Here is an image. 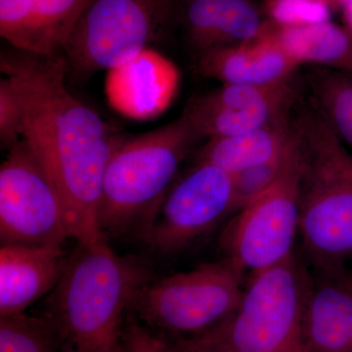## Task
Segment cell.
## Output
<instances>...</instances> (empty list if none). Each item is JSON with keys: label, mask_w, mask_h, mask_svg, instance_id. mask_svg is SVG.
I'll list each match as a JSON object with an SVG mask.
<instances>
[{"label": "cell", "mask_w": 352, "mask_h": 352, "mask_svg": "<svg viewBox=\"0 0 352 352\" xmlns=\"http://www.w3.org/2000/svg\"><path fill=\"white\" fill-rule=\"evenodd\" d=\"M25 109L15 83L8 76L0 80V144L7 151L22 140Z\"/></svg>", "instance_id": "603a6c76"}, {"label": "cell", "mask_w": 352, "mask_h": 352, "mask_svg": "<svg viewBox=\"0 0 352 352\" xmlns=\"http://www.w3.org/2000/svg\"><path fill=\"white\" fill-rule=\"evenodd\" d=\"M0 352H61L56 331L43 315L0 316Z\"/></svg>", "instance_id": "ffe728a7"}, {"label": "cell", "mask_w": 352, "mask_h": 352, "mask_svg": "<svg viewBox=\"0 0 352 352\" xmlns=\"http://www.w3.org/2000/svg\"><path fill=\"white\" fill-rule=\"evenodd\" d=\"M176 24L178 0H94L65 47L68 78L124 68Z\"/></svg>", "instance_id": "8992f818"}, {"label": "cell", "mask_w": 352, "mask_h": 352, "mask_svg": "<svg viewBox=\"0 0 352 352\" xmlns=\"http://www.w3.org/2000/svg\"><path fill=\"white\" fill-rule=\"evenodd\" d=\"M198 140L183 115L154 131L120 138L102 180L98 221L107 239L129 233L139 236Z\"/></svg>", "instance_id": "277c9868"}, {"label": "cell", "mask_w": 352, "mask_h": 352, "mask_svg": "<svg viewBox=\"0 0 352 352\" xmlns=\"http://www.w3.org/2000/svg\"><path fill=\"white\" fill-rule=\"evenodd\" d=\"M94 0H0V36L11 47L63 55L74 29Z\"/></svg>", "instance_id": "7c38bea8"}, {"label": "cell", "mask_w": 352, "mask_h": 352, "mask_svg": "<svg viewBox=\"0 0 352 352\" xmlns=\"http://www.w3.org/2000/svg\"><path fill=\"white\" fill-rule=\"evenodd\" d=\"M309 83L318 112L338 138L352 148V73L318 69L310 75Z\"/></svg>", "instance_id": "d6986e66"}, {"label": "cell", "mask_w": 352, "mask_h": 352, "mask_svg": "<svg viewBox=\"0 0 352 352\" xmlns=\"http://www.w3.org/2000/svg\"><path fill=\"white\" fill-rule=\"evenodd\" d=\"M242 276L226 258L150 280L129 314L168 340L198 337L226 320L239 305Z\"/></svg>", "instance_id": "52a82bcc"}, {"label": "cell", "mask_w": 352, "mask_h": 352, "mask_svg": "<svg viewBox=\"0 0 352 352\" xmlns=\"http://www.w3.org/2000/svg\"><path fill=\"white\" fill-rule=\"evenodd\" d=\"M293 139L289 115L239 135L208 139L196 162L214 164L235 175L281 154Z\"/></svg>", "instance_id": "e0dca14e"}, {"label": "cell", "mask_w": 352, "mask_h": 352, "mask_svg": "<svg viewBox=\"0 0 352 352\" xmlns=\"http://www.w3.org/2000/svg\"><path fill=\"white\" fill-rule=\"evenodd\" d=\"M292 126V124H291ZM296 147L295 136L281 154L263 164L241 171L233 177V214L251 205L277 182Z\"/></svg>", "instance_id": "44dd1931"}, {"label": "cell", "mask_w": 352, "mask_h": 352, "mask_svg": "<svg viewBox=\"0 0 352 352\" xmlns=\"http://www.w3.org/2000/svg\"><path fill=\"white\" fill-rule=\"evenodd\" d=\"M288 352H307L305 351V347H303V344H300V346L295 347V349H292Z\"/></svg>", "instance_id": "83f0119b"}, {"label": "cell", "mask_w": 352, "mask_h": 352, "mask_svg": "<svg viewBox=\"0 0 352 352\" xmlns=\"http://www.w3.org/2000/svg\"><path fill=\"white\" fill-rule=\"evenodd\" d=\"M300 161V232L308 256L326 273L352 256V156L318 111L291 117Z\"/></svg>", "instance_id": "3957f363"}, {"label": "cell", "mask_w": 352, "mask_h": 352, "mask_svg": "<svg viewBox=\"0 0 352 352\" xmlns=\"http://www.w3.org/2000/svg\"><path fill=\"white\" fill-rule=\"evenodd\" d=\"M344 18L347 25V30L352 34V2L344 7Z\"/></svg>", "instance_id": "484cf974"}, {"label": "cell", "mask_w": 352, "mask_h": 352, "mask_svg": "<svg viewBox=\"0 0 352 352\" xmlns=\"http://www.w3.org/2000/svg\"><path fill=\"white\" fill-rule=\"evenodd\" d=\"M194 64L199 75L223 85H256L286 82L300 66L266 31L250 43L199 53Z\"/></svg>", "instance_id": "9a60e30c"}, {"label": "cell", "mask_w": 352, "mask_h": 352, "mask_svg": "<svg viewBox=\"0 0 352 352\" xmlns=\"http://www.w3.org/2000/svg\"><path fill=\"white\" fill-rule=\"evenodd\" d=\"M342 274H344V278H346V280L347 282H349V284L352 286V273H344L342 272Z\"/></svg>", "instance_id": "f1b7e54d"}, {"label": "cell", "mask_w": 352, "mask_h": 352, "mask_svg": "<svg viewBox=\"0 0 352 352\" xmlns=\"http://www.w3.org/2000/svg\"><path fill=\"white\" fill-rule=\"evenodd\" d=\"M151 279L147 266L116 254L107 239L76 244L41 314L56 331L61 352H122L132 300Z\"/></svg>", "instance_id": "7a4b0ae2"}, {"label": "cell", "mask_w": 352, "mask_h": 352, "mask_svg": "<svg viewBox=\"0 0 352 352\" xmlns=\"http://www.w3.org/2000/svg\"><path fill=\"white\" fill-rule=\"evenodd\" d=\"M69 239L63 201L24 140L0 166L1 244L63 245Z\"/></svg>", "instance_id": "9c48e42d"}, {"label": "cell", "mask_w": 352, "mask_h": 352, "mask_svg": "<svg viewBox=\"0 0 352 352\" xmlns=\"http://www.w3.org/2000/svg\"><path fill=\"white\" fill-rule=\"evenodd\" d=\"M233 214V177L214 164L196 162L173 183L138 237L151 251H184Z\"/></svg>", "instance_id": "30bf717a"}, {"label": "cell", "mask_w": 352, "mask_h": 352, "mask_svg": "<svg viewBox=\"0 0 352 352\" xmlns=\"http://www.w3.org/2000/svg\"><path fill=\"white\" fill-rule=\"evenodd\" d=\"M296 101L289 80L273 85H222L188 102L182 115L199 139L229 138L266 126Z\"/></svg>", "instance_id": "8fae6325"}, {"label": "cell", "mask_w": 352, "mask_h": 352, "mask_svg": "<svg viewBox=\"0 0 352 352\" xmlns=\"http://www.w3.org/2000/svg\"><path fill=\"white\" fill-rule=\"evenodd\" d=\"M300 177L296 141L293 155L275 184L227 223L219 245L224 258L241 276L247 272L252 276L293 256L300 231Z\"/></svg>", "instance_id": "ba28073f"}, {"label": "cell", "mask_w": 352, "mask_h": 352, "mask_svg": "<svg viewBox=\"0 0 352 352\" xmlns=\"http://www.w3.org/2000/svg\"><path fill=\"white\" fill-rule=\"evenodd\" d=\"M170 340L175 352H223L203 346L192 339H175Z\"/></svg>", "instance_id": "d4e9b609"}, {"label": "cell", "mask_w": 352, "mask_h": 352, "mask_svg": "<svg viewBox=\"0 0 352 352\" xmlns=\"http://www.w3.org/2000/svg\"><path fill=\"white\" fill-rule=\"evenodd\" d=\"M122 352H175L170 340L127 314L122 335Z\"/></svg>", "instance_id": "cb8c5ba5"}, {"label": "cell", "mask_w": 352, "mask_h": 352, "mask_svg": "<svg viewBox=\"0 0 352 352\" xmlns=\"http://www.w3.org/2000/svg\"><path fill=\"white\" fill-rule=\"evenodd\" d=\"M270 22L281 27H298L330 21L329 4L316 0H267Z\"/></svg>", "instance_id": "7402d4cb"}, {"label": "cell", "mask_w": 352, "mask_h": 352, "mask_svg": "<svg viewBox=\"0 0 352 352\" xmlns=\"http://www.w3.org/2000/svg\"><path fill=\"white\" fill-rule=\"evenodd\" d=\"M178 24L197 55L254 41L265 32L270 21L251 0H178Z\"/></svg>", "instance_id": "4fadbf2b"}, {"label": "cell", "mask_w": 352, "mask_h": 352, "mask_svg": "<svg viewBox=\"0 0 352 352\" xmlns=\"http://www.w3.org/2000/svg\"><path fill=\"white\" fill-rule=\"evenodd\" d=\"M266 32L296 64H317L352 73V34L327 21L281 27L270 22Z\"/></svg>", "instance_id": "ac0fdd59"}, {"label": "cell", "mask_w": 352, "mask_h": 352, "mask_svg": "<svg viewBox=\"0 0 352 352\" xmlns=\"http://www.w3.org/2000/svg\"><path fill=\"white\" fill-rule=\"evenodd\" d=\"M0 66L19 90L22 140L59 192L69 238L76 244L107 239L98 221L102 180L122 135L69 91L63 55L41 56L11 47L1 53Z\"/></svg>", "instance_id": "6da1fadb"}, {"label": "cell", "mask_w": 352, "mask_h": 352, "mask_svg": "<svg viewBox=\"0 0 352 352\" xmlns=\"http://www.w3.org/2000/svg\"><path fill=\"white\" fill-rule=\"evenodd\" d=\"M316 1H323L326 2V3H336V0H316Z\"/></svg>", "instance_id": "f546056e"}, {"label": "cell", "mask_w": 352, "mask_h": 352, "mask_svg": "<svg viewBox=\"0 0 352 352\" xmlns=\"http://www.w3.org/2000/svg\"><path fill=\"white\" fill-rule=\"evenodd\" d=\"M310 286L293 254L252 275L232 314L190 339L223 352L292 351L302 344V316Z\"/></svg>", "instance_id": "5b68a950"}, {"label": "cell", "mask_w": 352, "mask_h": 352, "mask_svg": "<svg viewBox=\"0 0 352 352\" xmlns=\"http://www.w3.org/2000/svg\"><path fill=\"white\" fill-rule=\"evenodd\" d=\"M68 256L63 245L1 244L0 316L23 314L50 295Z\"/></svg>", "instance_id": "5bb4252c"}, {"label": "cell", "mask_w": 352, "mask_h": 352, "mask_svg": "<svg viewBox=\"0 0 352 352\" xmlns=\"http://www.w3.org/2000/svg\"><path fill=\"white\" fill-rule=\"evenodd\" d=\"M352 0H336V3L339 4V6H342V8L349 6V3H351Z\"/></svg>", "instance_id": "4316f807"}, {"label": "cell", "mask_w": 352, "mask_h": 352, "mask_svg": "<svg viewBox=\"0 0 352 352\" xmlns=\"http://www.w3.org/2000/svg\"><path fill=\"white\" fill-rule=\"evenodd\" d=\"M302 342L307 352H352V286L342 271L310 286Z\"/></svg>", "instance_id": "2e32d148"}]
</instances>
